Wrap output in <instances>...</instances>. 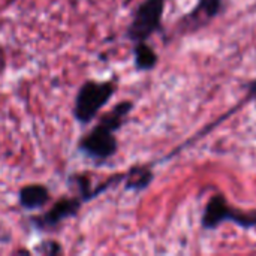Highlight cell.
Listing matches in <instances>:
<instances>
[{
    "label": "cell",
    "mask_w": 256,
    "mask_h": 256,
    "mask_svg": "<svg viewBox=\"0 0 256 256\" xmlns=\"http://www.w3.org/2000/svg\"><path fill=\"white\" fill-rule=\"evenodd\" d=\"M50 190L44 184H27L20 189L18 202L26 210H38L48 204Z\"/></svg>",
    "instance_id": "cell-6"
},
{
    "label": "cell",
    "mask_w": 256,
    "mask_h": 256,
    "mask_svg": "<svg viewBox=\"0 0 256 256\" xmlns=\"http://www.w3.org/2000/svg\"><path fill=\"white\" fill-rule=\"evenodd\" d=\"M225 222H232L240 228L250 230L256 228V210L255 212H242L238 208L230 207L226 198L220 194L212 196L206 204L201 225L204 230H216Z\"/></svg>",
    "instance_id": "cell-4"
},
{
    "label": "cell",
    "mask_w": 256,
    "mask_h": 256,
    "mask_svg": "<svg viewBox=\"0 0 256 256\" xmlns=\"http://www.w3.org/2000/svg\"><path fill=\"white\" fill-rule=\"evenodd\" d=\"M246 92H248V99L254 100L256 105V78L246 84Z\"/></svg>",
    "instance_id": "cell-11"
},
{
    "label": "cell",
    "mask_w": 256,
    "mask_h": 256,
    "mask_svg": "<svg viewBox=\"0 0 256 256\" xmlns=\"http://www.w3.org/2000/svg\"><path fill=\"white\" fill-rule=\"evenodd\" d=\"M42 246L45 249H39V252L42 254H50V255H54V254H58L62 250V248L56 243V242H48V243H42Z\"/></svg>",
    "instance_id": "cell-10"
},
{
    "label": "cell",
    "mask_w": 256,
    "mask_h": 256,
    "mask_svg": "<svg viewBox=\"0 0 256 256\" xmlns=\"http://www.w3.org/2000/svg\"><path fill=\"white\" fill-rule=\"evenodd\" d=\"M134 110L132 100H123L117 104L100 122L78 141V150L88 159L100 164L111 159L118 150V141L116 132L124 124L128 116Z\"/></svg>",
    "instance_id": "cell-1"
},
{
    "label": "cell",
    "mask_w": 256,
    "mask_h": 256,
    "mask_svg": "<svg viewBox=\"0 0 256 256\" xmlns=\"http://www.w3.org/2000/svg\"><path fill=\"white\" fill-rule=\"evenodd\" d=\"M84 204L82 198L72 196V198H62L58 200L48 212H45L40 216L32 218V224L40 230V231H48V230H56L63 220L75 218L78 212L81 210V206Z\"/></svg>",
    "instance_id": "cell-5"
},
{
    "label": "cell",
    "mask_w": 256,
    "mask_h": 256,
    "mask_svg": "<svg viewBox=\"0 0 256 256\" xmlns=\"http://www.w3.org/2000/svg\"><path fill=\"white\" fill-rule=\"evenodd\" d=\"M224 0H198L196 6L192 9L190 14L184 15L188 22H194L198 26L200 22H206L208 20H213L222 12Z\"/></svg>",
    "instance_id": "cell-7"
},
{
    "label": "cell",
    "mask_w": 256,
    "mask_h": 256,
    "mask_svg": "<svg viewBox=\"0 0 256 256\" xmlns=\"http://www.w3.org/2000/svg\"><path fill=\"white\" fill-rule=\"evenodd\" d=\"M166 0H144L134 12L132 21L128 26L126 36L132 44L147 42L154 33L162 28V16Z\"/></svg>",
    "instance_id": "cell-3"
},
{
    "label": "cell",
    "mask_w": 256,
    "mask_h": 256,
    "mask_svg": "<svg viewBox=\"0 0 256 256\" xmlns=\"http://www.w3.org/2000/svg\"><path fill=\"white\" fill-rule=\"evenodd\" d=\"M154 174L148 166H134L124 174V189L132 192H142L153 182Z\"/></svg>",
    "instance_id": "cell-8"
},
{
    "label": "cell",
    "mask_w": 256,
    "mask_h": 256,
    "mask_svg": "<svg viewBox=\"0 0 256 256\" xmlns=\"http://www.w3.org/2000/svg\"><path fill=\"white\" fill-rule=\"evenodd\" d=\"M158 54L147 42L134 44V63L135 68L141 72H147L156 68L158 64Z\"/></svg>",
    "instance_id": "cell-9"
},
{
    "label": "cell",
    "mask_w": 256,
    "mask_h": 256,
    "mask_svg": "<svg viewBox=\"0 0 256 256\" xmlns=\"http://www.w3.org/2000/svg\"><path fill=\"white\" fill-rule=\"evenodd\" d=\"M117 86L112 81H86L75 98L72 114L81 124L92 123L98 112L108 104L114 96Z\"/></svg>",
    "instance_id": "cell-2"
}]
</instances>
